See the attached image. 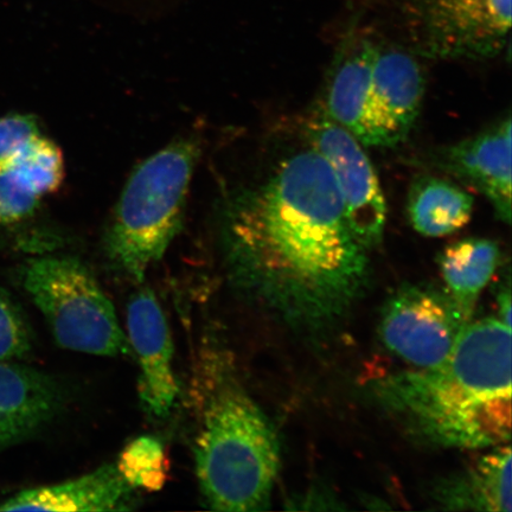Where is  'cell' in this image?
I'll return each instance as SVG.
<instances>
[{"instance_id": "cell-4", "label": "cell", "mask_w": 512, "mask_h": 512, "mask_svg": "<svg viewBox=\"0 0 512 512\" xmlns=\"http://www.w3.org/2000/svg\"><path fill=\"white\" fill-rule=\"evenodd\" d=\"M198 155L191 139L164 147L134 170L119 198L105 251L115 268L138 284L181 232Z\"/></svg>"}, {"instance_id": "cell-13", "label": "cell", "mask_w": 512, "mask_h": 512, "mask_svg": "<svg viewBox=\"0 0 512 512\" xmlns=\"http://www.w3.org/2000/svg\"><path fill=\"white\" fill-rule=\"evenodd\" d=\"M137 492L117 466L106 464L68 482L19 492L0 505V511H126L136 508Z\"/></svg>"}, {"instance_id": "cell-10", "label": "cell", "mask_w": 512, "mask_h": 512, "mask_svg": "<svg viewBox=\"0 0 512 512\" xmlns=\"http://www.w3.org/2000/svg\"><path fill=\"white\" fill-rule=\"evenodd\" d=\"M511 117L440 152L448 174L488 198L499 220L511 221Z\"/></svg>"}, {"instance_id": "cell-18", "label": "cell", "mask_w": 512, "mask_h": 512, "mask_svg": "<svg viewBox=\"0 0 512 512\" xmlns=\"http://www.w3.org/2000/svg\"><path fill=\"white\" fill-rule=\"evenodd\" d=\"M117 469L134 490L157 492L169 479L170 463L160 440L144 435L131 441L118 458Z\"/></svg>"}, {"instance_id": "cell-1", "label": "cell", "mask_w": 512, "mask_h": 512, "mask_svg": "<svg viewBox=\"0 0 512 512\" xmlns=\"http://www.w3.org/2000/svg\"><path fill=\"white\" fill-rule=\"evenodd\" d=\"M222 219L234 278L290 328L329 331L366 291L370 251L350 226L329 165L311 145L236 192Z\"/></svg>"}, {"instance_id": "cell-17", "label": "cell", "mask_w": 512, "mask_h": 512, "mask_svg": "<svg viewBox=\"0 0 512 512\" xmlns=\"http://www.w3.org/2000/svg\"><path fill=\"white\" fill-rule=\"evenodd\" d=\"M473 204L472 195L456 183L424 176L416 179L409 190L408 217L419 234L443 238L469 223Z\"/></svg>"}, {"instance_id": "cell-15", "label": "cell", "mask_w": 512, "mask_h": 512, "mask_svg": "<svg viewBox=\"0 0 512 512\" xmlns=\"http://www.w3.org/2000/svg\"><path fill=\"white\" fill-rule=\"evenodd\" d=\"M511 457L509 444L497 446L435 486V501L446 510L510 512Z\"/></svg>"}, {"instance_id": "cell-6", "label": "cell", "mask_w": 512, "mask_h": 512, "mask_svg": "<svg viewBox=\"0 0 512 512\" xmlns=\"http://www.w3.org/2000/svg\"><path fill=\"white\" fill-rule=\"evenodd\" d=\"M402 12L422 55L486 60L509 42L511 0H402Z\"/></svg>"}, {"instance_id": "cell-21", "label": "cell", "mask_w": 512, "mask_h": 512, "mask_svg": "<svg viewBox=\"0 0 512 512\" xmlns=\"http://www.w3.org/2000/svg\"><path fill=\"white\" fill-rule=\"evenodd\" d=\"M42 198L15 166L0 171V223L25 219L34 213Z\"/></svg>"}, {"instance_id": "cell-5", "label": "cell", "mask_w": 512, "mask_h": 512, "mask_svg": "<svg viewBox=\"0 0 512 512\" xmlns=\"http://www.w3.org/2000/svg\"><path fill=\"white\" fill-rule=\"evenodd\" d=\"M23 286L62 349L101 357L132 354L113 303L79 259L30 260L24 267Z\"/></svg>"}, {"instance_id": "cell-3", "label": "cell", "mask_w": 512, "mask_h": 512, "mask_svg": "<svg viewBox=\"0 0 512 512\" xmlns=\"http://www.w3.org/2000/svg\"><path fill=\"white\" fill-rule=\"evenodd\" d=\"M198 370L201 400L194 453L204 502L215 511L270 509L280 469V444L272 422L219 352L210 350Z\"/></svg>"}, {"instance_id": "cell-20", "label": "cell", "mask_w": 512, "mask_h": 512, "mask_svg": "<svg viewBox=\"0 0 512 512\" xmlns=\"http://www.w3.org/2000/svg\"><path fill=\"white\" fill-rule=\"evenodd\" d=\"M30 326L15 299L0 287V362H14L29 355Z\"/></svg>"}, {"instance_id": "cell-14", "label": "cell", "mask_w": 512, "mask_h": 512, "mask_svg": "<svg viewBox=\"0 0 512 512\" xmlns=\"http://www.w3.org/2000/svg\"><path fill=\"white\" fill-rule=\"evenodd\" d=\"M60 384L46 374L0 362V446L29 437L60 412Z\"/></svg>"}, {"instance_id": "cell-19", "label": "cell", "mask_w": 512, "mask_h": 512, "mask_svg": "<svg viewBox=\"0 0 512 512\" xmlns=\"http://www.w3.org/2000/svg\"><path fill=\"white\" fill-rule=\"evenodd\" d=\"M11 165L28 179L42 197L59 189L63 181L62 153L59 147L42 136L32 140Z\"/></svg>"}, {"instance_id": "cell-16", "label": "cell", "mask_w": 512, "mask_h": 512, "mask_svg": "<svg viewBox=\"0 0 512 512\" xmlns=\"http://www.w3.org/2000/svg\"><path fill=\"white\" fill-rule=\"evenodd\" d=\"M499 258L497 243L484 238L454 242L439 256L445 292L467 323H470L480 293L494 277Z\"/></svg>"}, {"instance_id": "cell-2", "label": "cell", "mask_w": 512, "mask_h": 512, "mask_svg": "<svg viewBox=\"0 0 512 512\" xmlns=\"http://www.w3.org/2000/svg\"><path fill=\"white\" fill-rule=\"evenodd\" d=\"M383 408L428 443L464 450L511 439V326L467 324L438 367L405 370L374 386Z\"/></svg>"}, {"instance_id": "cell-12", "label": "cell", "mask_w": 512, "mask_h": 512, "mask_svg": "<svg viewBox=\"0 0 512 512\" xmlns=\"http://www.w3.org/2000/svg\"><path fill=\"white\" fill-rule=\"evenodd\" d=\"M376 47L371 41L358 40L342 50L332 68L324 108L332 121L364 147H382L371 89Z\"/></svg>"}, {"instance_id": "cell-8", "label": "cell", "mask_w": 512, "mask_h": 512, "mask_svg": "<svg viewBox=\"0 0 512 512\" xmlns=\"http://www.w3.org/2000/svg\"><path fill=\"white\" fill-rule=\"evenodd\" d=\"M306 137L329 165L345 215L358 240L369 251L379 246L386 228L387 206L364 146L324 111L309 120Z\"/></svg>"}, {"instance_id": "cell-9", "label": "cell", "mask_w": 512, "mask_h": 512, "mask_svg": "<svg viewBox=\"0 0 512 512\" xmlns=\"http://www.w3.org/2000/svg\"><path fill=\"white\" fill-rule=\"evenodd\" d=\"M126 329L139 367V399L147 413L164 419L174 408L179 394L175 349L168 320L150 287H140L128 300Z\"/></svg>"}, {"instance_id": "cell-22", "label": "cell", "mask_w": 512, "mask_h": 512, "mask_svg": "<svg viewBox=\"0 0 512 512\" xmlns=\"http://www.w3.org/2000/svg\"><path fill=\"white\" fill-rule=\"evenodd\" d=\"M36 120L14 114L0 119V171L9 168L32 140L40 137Z\"/></svg>"}, {"instance_id": "cell-7", "label": "cell", "mask_w": 512, "mask_h": 512, "mask_svg": "<svg viewBox=\"0 0 512 512\" xmlns=\"http://www.w3.org/2000/svg\"><path fill=\"white\" fill-rule=\"evenodd\" d=\"M467 324L445 291L405 285L383 306L380 336L402 361L415 369H431L450 356Z\"/></svg>"}, {"instance_id": "cell-11", "label": "cell", "mask_w": 512, "mask_h": 512, "mask_svg": "<svg viewBox=\"0 0 512 512\" xmlns=\"http://www.w3.org/2000/svg\"><path fill=\"white\" fill-rule=\"evenodd\" d=\"M371 89L382 147L400 144L411 133L424 100L425 79L419 63L405 51L377 46Z\"/></svg>"}, {"instance_id": "cell-23", "label": "cell", "mask_w": 512, "mask_h": 512, "mask_svg": "<svg viewBox=\"0 0 512 512\" xmlns=\"http://www.w3.org/2000/svg\"><path fill=\"white\" fill-rule=\"evenodd\" d=\"M499 318L503 323L511 326V294L510 287L499 293L498 298Z\"/></svg>"}]
</instances>
